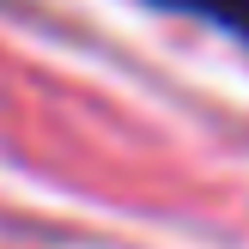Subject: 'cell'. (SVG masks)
Segmentation results:
<instances>
[{"label":"cell","mask_w":249,"mask_h":249,"mask_svg":"<svg viewBox=\"0 0 249 249\" xmlns=\"http://www.w3.org/2000/svg\"><path fill=\"white\" fill-rule=\"evenodd\" d=\"M146 6L201 18L207 31H219V36H231L237 49H249V0H146Z\"/></svg>","instance_id":"obj_1"}]
</instances>
